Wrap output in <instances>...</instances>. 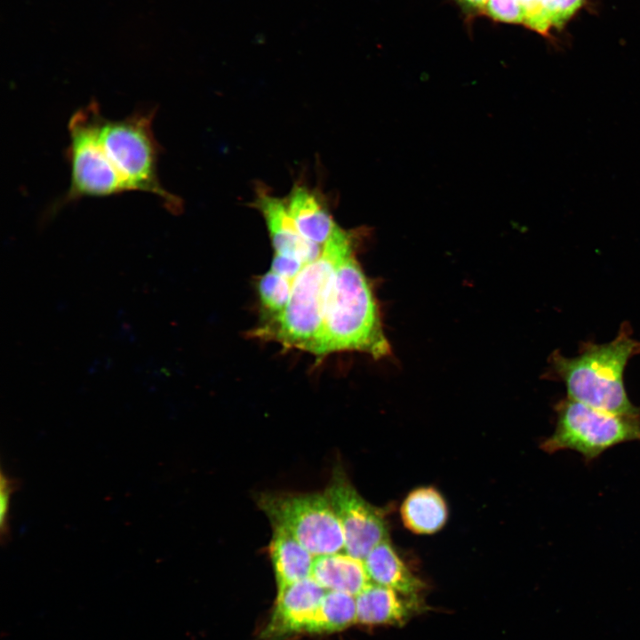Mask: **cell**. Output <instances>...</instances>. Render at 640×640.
I'll list each match as a JSON object with an SVG mask.
<instances>
[{
  "label": "cell",
  "mask_w": 640,
  "mask_h": 640,
  "mask_svg": "<svg viewBox=\"0 0 640 640\" xmlns=\"http://www.w3.org/2000/svg\"><path fill=\"white\" fill-rule=\"evenodd\" d=\"M352 249L351 235L338 227L323 245L320 257L306 264L292 281L284 309L266 319L254 335L310 352L323 324L338 263Z\"/></svg>",
  "instance_id": "3"
},
{
  "label": "cell",
  "mask_w": 640,
  "mask_h": 640,
  "mask_svg": "<svg viewBox=\"0 0 640 640\" xmlns=\"http://www.w3.org/2000/svg\"><path fill=\"white\" fill-rule=\"evenodd\" d=\"M586 0H556L555 28H563L582 7Z\"/></svg>",
  "instance_id": "23"
},
{
  "label": "cell",
  "mask_w": 640,
  "mask_h": 640,
  "mask_svg": "<svg viewBox=\"0 0 640 640\" xmlns=\"http://www.w3.org/2000/svg\"><path fill=\"white\" fill-rule=\"evenodd\" d=\"M311 577L325 590L354 596L371 583L364 562L340 552L315 556Z\"/></svg>",
  "instance_id": "15"
},
{
  "label": "cell",
  "mask_w": 640,
  "mask_h": 640,
  "mask_svg": "<svg viewBox=\"0 0 640 640\" xmlns=\"http://www.w3.org/2000/svg\"><path fill=\"white\" fill-rule=\"evenodd\" d=\"M483 9L494 20L524 24V12L520 0H488Z\"/></svg>",
  "instance_id": "21"
},
{
  "label": "cell",
  "mask_w": 640,
  "mask_h": 640,
  "mask_svg": "<svg viewBox=\"0 0 640 640\" xmlns=\"http://www.w3.org/2000/svg\"><path fill=\"white\" fill-rule=\"evenodd\" d=\"M324 493L340 522L348 555L363 561L388 538L384 510L368 503L341 468L334 469Z\"/></svg>",
  "instance_id": "8"
},
{
  "label": "cell",
  "mask_w": 640,
  "mask_h": 640,
  "mask_svg": "<svg viewBox=\"0 0 640 640\" xmlns=\"http://www.w3.org/2000/svg\"><path fill=\"white\" fill-rule=\"evenodd\" d=\"M103 119L94 100L71 116L66 155L70 164V185L60 203L53 206L54 212L84 196H108L129 191L105 153L100 139Z\"/></svg>",
  "instance_id": "6"
},
{
  "label": "cell",
  "mask_w": 640,
  "mask_h": 640,
  "mask_svg": "<svg viewBox=\"0 0 640 640\" xmlns=\"http://www.w3.org/2000/svg\"><path fill=\"white\" fill-rule=\"evenodd\" d=\"M356 622V603L354 596L327 590L307 633L337 632Z\"/></svg>",
  "instance_id": "17"
},
{
  "label": "cell",
  "mask_w": 640,
  "mask_h": 640,
  "mask_svg": "<svg viewBox=\"0 0 640 640\" xmlns=\"http://www.w3.org/2000/svg\"><path fill=\"white\" fill-rule=\"evenodd\" d=\"M404 525L413 533L431 534L440 531L448 518L447 504L434 487L412 491L401 505Z\"/></svg>",
  "instance_id": "16"
},
{
  "label": "cell",
  "mask_w": 640,
  "mask_h": 640,
  "mask_svg": "<svg viewBox=\"0 0 640 640\" xmlns=\"http://www.w3.org/2000/svg\"><path fill=\"white\" fill-rule=\"evenodd\" d=\"M255 206L263 216L275 254L296 259L304 265L320 257L323 246L306 240L299 233L284 199L261 192Z\"/></svg>",
  "instance_id": "10"
},
{
  "label": "cell",
  "mask_w": 640,
  "mask_h": 640,
  "mask_svg": "<svg viewBox=\"0 0 640 640\" xmlns=\"http://www.w3.org/2000/svg\"><path fill=\"white\" fill-rule=\"evenodd\" d=\"M268 553L277 590L311 576L315 556L288 531L272 525Z\"/></svg>",
  "instance_id": "13"
},
{
  "label": "cell",
  "mask_w": 640,
  "mask_h": 640,
  "mask_svg": "<svg viewBox=\"0 0 640 640\" xmlns=\"http://www.w3.org/2000/svg\"><path fill=\"white\" fill-rule=\"evenodd\" d=\"M155 112V109L141 110L121 120L104 117L100 139L108 162L129 191L151 193L172 213H179L181 200L166 190L157 176L162 148L152 129Z\"/></svg>",
  "instance_id": "4"
},
{
  "label": "cell",
  "mask_w": 640,
  "mask_h": 640,
  "mask_svg": "<svg viewBox=\"0 0 640 640\" xmlns=\"http://www.w3.org/2000/svg\"><path fill=\"white\" fill-rule=\"evenodd\" d=\"M356 351L380 358L390 353L378 306L355 249L339 261L320 332L309 353Z\"/></svg>",
  "instance_id": "1"
},
{
  "label": "cell",
  "mask_w": 640,
  "mask_h": 640,
  "mask_svg": "<svg viewBox=\"0 0 640 640\" xmlns=\"http://www.w3.org/2000/svg\"><path fill=\"white\" fill-rule=\"evenodd\" d=\"M555 410V431L540 444L548 453L572 450L591 462L615 445L640 441V414L608 412L567 396Z\"/></svg>",
  "instance_id": "5"
},
{
  "label": "cell",
  "mask_w": 640,
  "mask_h": 640,
  "mask_svg": "<svg viewBox=\"0 0 640 640\" xmlns=\"http://www.w3.org/2000/svg\"><path fill=\"white\" fill-rule=\"evenodd\" d=\"M630 333L625 323L612 340L585 342L576 356L553 353L552 370L564 384L567 397L608 412L640 414V407L631 403L623 380L628 362L640 353V341Z\"/></svg>",
  "instance_id": "2"
},
{
  "label": "cell",
  "mask_w": 640,
  "mask_h": 640,
  "mask_svg": "<svg viewBox=\"0 0 640 640\" xmlns=\"http://www.w3.org/2000/svg\"><path fill=\"white\" fill-rule=\"evenodd\" d=\"M257 503L272 525L288 531L314 556L344 550L340 522L324 492H265Z\"/></svg>",
  "instance_id": "7"
},
{
  "label": "cell",
  "mask_w": 640,
  "mask_h": 640,
  "mask_svg": "<svg viewBox=\"0 0 640 640\" xmlns=\"http://www.w3.org/2000/svg\"><path fill=\"white\" fill-rule=\"evenodd\" d=\"M327 590L311 576L279 590L268 623L262 631L267 640H279L307 633Z\"/></svg>",
  "instance_id": "9"
},
{
  "label": "cell",
  "mask_w": 640,
  "mask_h": 640,
  "mask_svg": "<svg viewBox=\"0 0 640 640\" xmlns=\"http://www.w3.org/2000/svg\"><path fill=\"white\" fill-rule=\"evenodd\" d=\"M363 562L372 583L390 588L411 598L417 597L425 587L424 582L406 567L388 538L377 544Z\"/></svg>",
  "instance_id": "12"
},
{
  "label": "cell",
  "mask_w": 640,
  "mask_h": 640,
  "mask_svg": "<svg viewBox=\"0 0 640 640\" xmlns=\"http://www.w3.org/2000/svg\"><path fill=\"white\" fill-rule=\"evenodd\" d=\"M524 12V24L547 36L555 26L556 4V0H520Z\"/></svg>",
  "instance_id": "19"
},
{
  "label": "cell",
  "mask_w": 640,
  "mask_h": 640,
  "mask_svg": "<svg viewBox=\"0 0 640 640\" xmlns=\"http://www.w3.org/2000/svg\"><path fill=\"white\" fill-rule=\"evenodd\" d=\"M396 590L368 584L356 596V622L364 625L397 624L405 620L418 604L415 599L405 601Z\"/></svg>",
  "instance_id": "14"
},
{
  "label": "cell",
  "mask_w": 640,
  "mask_h": 640,
  "mask_svg": "<svg viewBox=\"0 0 640 640\" xmlns=\"http://www.w3.org/2000/svg\"><path fill=\"white\" fill-rule=\"evenodd\" d=\"M292 283L271 269L260 277L257 291L266 313L265 319L273 318L284 309L290 299Z\"/></svg>",
  "instance_id": "18"
},
{
  "label": "cell",
  "mask_w": 640,
  "mask_h": 640,
  "mask_svg": "<svg viewBox=\"0 0 640 640\" xmlns=\"http://www.w3.org/2000/svg\"><path fill=\"white\" fill-rule=\"evenodd\" d=\"M462 1L471 7L483 9L488 0H462Z\"/></svg>",
  "instance_id": "24"
},
{
  "label": "cell",
  "mask_w": 640,
  "mask_h": 640,
  "mask_svg": "<svg viewBox=\"0 0 640 640\" xmlns=\"http://www.w3.org/2000/svg\"><path fill=\"white\" fill-rule=\"evenodd\" d=\"M304 266L301 261L296 259L274 254L270 269L292 282Z\"/></svg>",
  "instance_id": "22"
},
{
  "label": "cell",
  "mask_w": 640,
  "mask_h": 640,
  "mask_svg": "<svg viewBox=\"0 0 640 640\" xmlns=\"http://www.w3.org/2000/svg\"><path fill=\"white\" fill-rule=\"evenodd\" d=\"M20 487V482L6 474L0 475V539L3 545L11 539L10 505L12 493Z\"/></svg>",
  "instance_id": "20"
},
{
  "label": "cell",
  "mask_w": 640,
  "mask_h": 640,
  "mask_svg": "<svg viewBox=\"0 0 640 640\" xmlns=\"http://www.w3.org/2000/svg\"><path fill=\"white\" fill-rule=\"evenodd\" d=\"M284 200L299 233L313 244L323 246L339 227L322 199L305 186H294Z\"/></svg>",
  "instance_id": "11"
}]
</instances>
